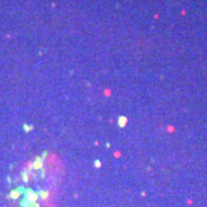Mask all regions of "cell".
Listing matches in <instances>:
<instances>
[{"instance_id": "3", "label": "cell", "mask_w": 207, "mask_h": 207, "mask_svg": "<svg viewBox=\"0 0 207 207\" xmlns=\"http://www.w3.org/2000/svg\"><path fill=\"white\" fill-rule=\"evenodd\" d=\"M18 196H20V194H18V192H17V191H13V192L10 193V197H12V198H14V199L17 198Z\"/></svg>"}, {"instance_id": "4", "label": "cell", "mask_w": 207, "mask_h": 207, "mask_svg": "<svg viewBox=\"0 0 207 207\" xmlns=\"http://www.w3.org/2000/svg\"><path fill=\"white\" fill-rule=\"evenodd\" d=\"M95 166L97 167V168H100V167H101V162H100L99 160H95Z\"/></svg>"}, {"instance_id": "2", "label": "cell", "mask_w": 207, "mask_h": 207, "mask_svg": "<svg viewBox=\"0 0 207 207\" xmlns=\"http://www.w3.org/2000/svg\"><path fill=\"white\" fill-rule=\"evenodd\" d=\"M125 124H127V117L120 116V117H119V125H120V128H124Z\"/></svg>"}, {"instance_id": "1", "label": "cell", "mask_w": 207, "mask_h": 207, "mask_svg": "<svg viewBox=\"0 0 207 207\" xmlns=\"http://www.w3.org/2000/svg\"><path fill=\"white\" fill-rule=\"evenodd\" d=\"M32 166H34V169H40V168L43 167V159L38 156V158L36 159V161L32 164Z\"/></svg>"}]
</instances>
